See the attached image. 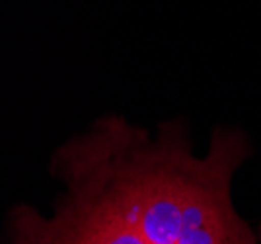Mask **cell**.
<instances>
[{
    "label": "cell",
    "instance_id": "obj_1",
    "mask_svg": "<svg viewBox=\"0 0 261 244\" xmlns=\"http://www.w3.org/2000/svg\"><path fill=\"white\" fill-rule=\"evenodd\" d=\"M246 156L236 133L217 131L205 158L177 125L158 139L123 117L99 119L51 160L66 184L51 219L32 207L8 217V240L22 244H251L230 201V180Z\"/></svg>",
    "mask_w": 261,
    "mask_h": 244
}]
</instances>
